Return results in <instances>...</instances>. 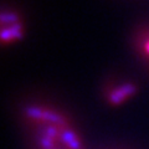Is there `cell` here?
<instances>
[{"label": "cell", "mask_w": 149, "mask_h": 149, "mask_svg": "<svg viewBox=\"0 0 149 149\" xmlns=\"http://www.w3.org/2000/svg\"><path fill=\"white\" fill-rule=\"evenodd\" d=\"M24 26L21 19L15 11H3V31L1 40L3 42H13L17 41L22 37Z\"/></svg>", "instance_id": "1"}, {"label": "cell", "mask_w": 149, "mask_h": 149, "mask_svg": "<svg viewBox=\"0 0 149 149\" xmlns=\"http://www.w3.org/2000/svg\"><path fill=\"white\" fill-rule=\"evenodd\" d=\"M136 92H137V87L133 83H124L120 87L116 88L114 91H112V93L108 97V101L111 104H119L120 102H123L125 98L134 95Z\"/></svg>", "instance_id": "2"}, {"label": "cell", "mask_w": 149, "mask_h": 149, "mask_svg": "<svg viewBox=\"0 0 149 149\" xmlns=\"http://www.w3.org/2000/svg\"><path fill=\"white\" fill-rule=\"evenodd\" d=\"M60 141L63 144L70 148V149H82V144L80 142V139L76 136V133L73 132L72 129L67 128H61V137H60Z\"/></svg>", "instance_id": "3"}, {"label": "cell", "mask_w": 149, "mask_h": 149, "mask_svg": "<svg viewBox=\"0 0 149 149\" xmlns=\"http://www.w3.org/2000/svg\"><path fill=\"white\" fill-rule=\"evenodd\" d=\"M42 122H46L47 124L58 125L60 128H67L68 127L67 119L65 118L62 114H60L55 111H51V109H44Z\"/></svg>", "instance_id": "4"}, {"label": "cell", "mask_w": 149, "mask_h": 149, "mask_svg": "<svg viewBox=\"0 0 149 149\" xmlns=\"http://www.w3.org/2000/svg\"><path fill=\"white\" fill-rule=\"evenodd\" d=\"M41 132H42L44 136L49 137L51 139H60L61 137V128L58 125H55V124H46L44 127H41Z\"/></svg>", "instance_id": "5"}, {"label": "cell", "mask_w": 149, "mask_h": 149, "mask_svg": "<svg viewBox=\"0 0 149 149\" xmlns=\"http://www.w3.org/2000/svg\"><path fill=\"white\" fill-rule=\"evenodd\" d=\"M25 114L29 118L34 119V120H42V114H44V109L40 108L37 106H27L24 109Z\"/></svg>", "instance_id": "6"}, {"label": "cell", "mask_w": 149, "mask_h": 149, "mask_svg": "<svg viewBox=\"0 0 149 149\" xmlns=\"http://www.w3.org/2000/svg\"><path fill=\"white\" fill-rule=\"evenodd\" d=\"M39 144L42 149H54L55 148V141L54 139L46 137V136H44V134L39 138Z\"/></svg>", "instance_id": "7"}, {"label": "cell", "mask_w": 149, "mask_h": 149, "mask_svg": "<svg viewBox=\"0 0 149 149\" xmlns=\"http://www.w3.org/2000/svg\"><path fill=\"white\" fill-rule=\"evenodd\" d=\"M54 149H56V148H54Z\"/></svg>", "instance_id": "8"}]
</instances>
